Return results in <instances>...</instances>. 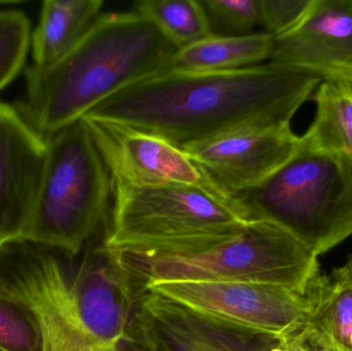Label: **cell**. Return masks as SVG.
Instances as JSON below:
<instances>
[{
	"mask_svg": "<svg viewBox=\"0 0 352 351\" xmlns=\"http://www.w3.org/2000/svg\"><path fill=\"white\" fill-rule=\"evenodd\" d=\"M322 82L273 62L228 71L169 69L116 93L85 117L153 134L182 150L245 128L291 124Z\"/></svg>",
	"mask_w": 352,
	"mask_h": 351,
	"instance_id": "6da1fadb",
	"label": "cell"
},
{
	"mask_svg": "<svg viewBox=\"0 0 352 351\" xmlns=\"http://www.w3.org/2000/svg\"><path fill=\"white\" fill-rule=\"evenodd\" d=\"M0 292L32 313L45 351H148L138 321L142 291L99 247L72 257L24 239L8 243Z\"/></svg>",
	"mask_w": 352,
	"mask_h": 351,
	"instance_id": "7a4b0ae2",
	"label": "cell"
},
{
	"mask_svg": "<svg viewBox=\"0 0 352 351\" xmlns=\"http://www.w3.org/2000/svg\"><path fill=\"white\" fill-rule=\"evenodd\" d=\"M177 49L134 10L100 14L59 61L25 68L26 91L16 106L47 138L84 119L116 93L170 69Z\"/></svg>",
	"mask_w": 352,
	"mask_h": 351,
	"instance_id": "3957f363",
	"label": "cell"
},
{
	"mask_svg": "<svg viewBox=\"0 0 352 351\" xmlns=\"http://www.w3.org/2000/svg\"><path fill=\"white\" fill-rule=\"evenodd\" d=\"M109 255L142 291L159 282H254L305 296L320 274L318 256L307 245L273 223L250 218L232 236L206 245Z\"/></svg>",
	"mask_w": 352,
	"mask_h": 351,
	"instance_id": "277c9868",
	"label": "cell"
},
{
	"mask_svg": "<svg viewBox=\"0 0 352 351\" xmlns=\"http://www.w3.org/2000/svg\"><path fill=\"white\" fill-rule=\"evenodd\" d=\"M101 245L113 255L162 253L206 245L237 233L250 218L206 183H113Z\"/></svg>",
	"mask_w": 352,
	"mask_h": 351,
	"instance_id": "5b68a950",
	"label": "cell"
},
{
	"mask_svg": "<svg viewBox=\"0 0 352 351\" xmlns=\"http://www.w3.org/2000/svg\"><path fill=\"white\" fill-rule=\"evenodd\" d=\"M250 220L273 223L324 255L352 236V168L304 148L262 183L230 198Z\"/></svg>",
	"mask_w": 352,
	"mask_h": 351,
	"instance_id": "8992f818",
	"label": "cell"
},
{
	"mask_svg": "<svg viewBox=\"0 0 352 351\" xmlns=\"http://www.w3.org/2000/svg\"><path fill=\"white\" fill-rule=\"evenodd\" d=\"M113 185L84 119L47 137L38 193L22 239L72 257L107 220Z\"/></svg>",
	"mask_w": 352,
	"mask_h": 351,
	"instance_id": "52a82bcc",
	"label": "cell"
},
{
	"mask_svg": "<svg viewBox=\"0 0 352 351\" xmlns=\"http://www.w3.org/2000/svg\"><path fill=\"white\" fill-rule=\"evenodd\" d=\"M144 291L161 295L211 321L279 339L298 335L307 323L305 296L254 282H159Z\"/></svg>",
	"mask_w": 352,
	"mask_h": 351,
	"instance_id": "ba28073f",
	"label": "cell"
},
{
	"mask_svg": "<svg viewBox=\"0 0 352 351\" xmlns=\"http://www.w3.org/2000/svg\"><path fill=\"white\" fill-rule=\"evenodd\" d=\"M300 146L291 124L245 128L182 148L207 185L225 198L256 187Z\"/></svg>",
	"mask_w": 352,
	"mask_h": 351,
	"instance_id": "9c48e42d",
	"label": "cell"
},
{
	"mask_svg": "<svg viewBox=\"0 0 352 351\" xmlns=\"http://www.w3.org/2000/svg\"><path fill=\"white\" fill-rule=\"evenodd\" d=\"M270 60L352 87V0H312L298 24L274 37Z\"/></svg>",
	"mask_w": 352,
	"mask_h": 351,
	"instance_id": "30bf717a",
	"label": "cell"
},
{
	"mask_svg": "<svg viewBox=\"0 0 352 351\" xmlns=\"http://www.w3.org/2000/svg\"><path fill=\"white\" fill-rule=\"evenodd\" d=\"M47 138L0 101V249L24 236L38 193Z\"/></svg>",
	"mask_w": 352,
	"mask_h": 351,
	"instance_id": "8fae6325",
	"label": "cell"
},
{
	"mask_svg": "<svg viewBox=\"0 0 352 351\" xmlns=\"http://www.w3.org/2000/svg\"><path fill=\"white\" fill-rule=\"evenodd\" d=\"M111 183L127 185L204 183L190 157L163 138L116 122L85 117Z\"/></svg>",
	"mask_w": 352,
	"mask_h": 351,
	"instance_id": "7c38bea8",
	"label": "cell"
},
{
	"mask_svg": "<svg viewBox=\"0 0 352 351\" xmlns=\"http://www.w3.org/2000/svg\"><path fill=\"white\" fill-rule=\"evenodd\" d=\"M138 321L148 351H285L279 338L211 321L150 291L140 294Z\"/></svg>",
	"mask_w": 352,
	"mask_h": 351,
	"instance_id": "4fadbf2b",
	"label": "cell"
},
{
	"mask_svg": "<svg viewBox=\"0 0 352 351\" xmlns=\"http://www.w3.org/2000/svg\"><path fill=\"white\" fill-rule=\"evenodd\" d=\"M101 0H45L31 33L32 65L45 67L67 55L100 16Z\"/></svg>",
	"mask_w": 352,
	"mask_h": 351,
	"instance_id": "5bb4252c",
	"label": "cell"
},
{
	"mask_svg": "<svg viewBox=\"0 0 352 351\" xmlns=\"http://www.w3.org/2000/svg\"><path fill=\"white\" fill-rule=\"evenodd\" d=\"M307 323L303 330L340 351H352V278L346 265L318 274L305 294Z\"/></svg>",
	"mask_w": 352,
	"mask_h": 351,
	"instance_id": "9a60e30c",
	"label": "cell"
},
{
	"mask_svg": "<svg viewBox=\"0 0 352 351\" xmlns=\"http://www.w3.org/2000/svg\"><path fill=\"white\" fill-rule=\"evenodd\" d=\"M274 36L252 33L243 36H211L178 49L171 70L184 72L228 71L258 65L270 59Z\"/></svg>",
	"mask_w": 352,
	"mask_h": 351,
	"instance_id": "2e32d148",
	"label": "cell"
},
{
	"mask_svg": "<svg viewBox=\"0 0 352 351\" xmlns=\"http://www.w3.org/2000/svg\"><path fill=\"white\" fill-rule=\"evenodd\" d=\"M316 117L300 142L304 148L338 157L352 168V87L322 82L312 95Z\"/></svg>",
	"mask_w": 352,
	"mask_h": 351,
	"instance_id": "e0dca14e",
	"label": "cell"
},
{
	"mask_svg": "<svg viewBox=\"0 0 352 351\" xmlns=\"http://www.w3.org/2000/svg\"><path fill=\"white\" fill-rule=\"evenodd\" d=\"M132 10L154 23L177 49L211 36L200 0H140Z\"/></svg>",
	"mask_w": 352,
	"mask_h": 351,
	"instance_id": "ac0fdd59",
	"label": "cell"
},
{
	"mask_svg": "<svg viewBox=\"0 0 352 351\" xmlns=\"http://www.w3.org/2000/svg\"><path fill=\"white\" fill-rule=\"evenodd\" d=\"M32 27L25 12L0 10V92L25 69Z\"/></svg>",
	"mask_w": 352,
	"mask_h": 351,
	"instance_id": "d6986e66",
	"label": "cell"
},
{
	"mask_svg": "<svg viewBox=\"0 0 352 351\" xmlns=\"http://www.w3.org/2000/svg\"><path fill=\"white\" fill-rule=\"evenodd\" d=\"M0 351H45L43 333L32 313L1 292Z\"/></svg>",
	"mask_w": 352,
	"mask_h": 351,
	"instance_id": "ffe728a7",
	"label": "cell"
},
{
	"mask_svg": "<svg viewBox=\"0 0 352 351\" xmlns=\"http://www.w3.org/2000/svg\"><path fill=\"white\" fill-rule=\"evenodd\" d=\"M211 35L243 36L261 24L260 0H200Z\"/></svg>",
	"mask_w": 352,
	"mask_h": 351,
	"instance_id": "44dd1931",
	"label": "cell"
},
{
	"mask_svg": "<svg viewBox=\"0 0 352 351\" xmlns=\"http://www.w3.org/2000/svg\"><path fill=\"white\" fill-rule=\"evenodd\" d=\"M261 24L266 33L278 36L303 18L312 0H260Z\"/></svg>",
	"mask_w": 352,
	"mask_h": 351,
	"instance_id": "7402d4cb",
	"label": "cell"
},
{
	"mask_svg": "<svg viewBox=\"0 0 352 351\" xmlns=\"http://www.w3.org/2000/svg\"><path fill=\"white\" fill-rule=\"evenodd\" d=\"M296 337L302 342L308 351H340L322 343L316 336L305 330H302L298 335H296Z\"/></svg>",
	"mask_w": 352,
	"mask_h": 351,
	"instance_id": "603a6c76",
	"label": "cell"
},
{
	"mask_svg": "<svg viewBox=\"0 0 352 351\" xmlns=\"http://www.w3.org/2000/svg\"><path fill=\"white\" fill-rule=\"evenodd\" d=\"M285 351H308L296 336L287 339H281Z\"/></svg>",
	"mask_w": 352,
	"mask_h": 351,
	"instance_id": "cb8c5ba5",
	"label": "cell"
},
{
	"mask_svg": "<svg viewBox=\"0 0 352 351\" xmlns=\"http://www.w3.org/2000/svg\"><path fill=\"white\" fill-rule=\"evenodd\" d=\"M345 265H346L347 268H349V272H351L352 278V257L351 258V259H349V261L347 262L346 264H345Z\"/></svg>",
	"mask_w": 352,
	"mask_h": 351,
	"instance_id": "d4e9b609",
	"label": "cell"
}]
</instances>
